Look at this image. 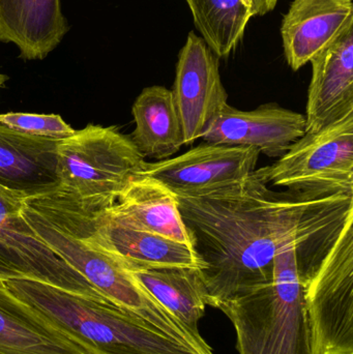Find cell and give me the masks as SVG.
Returning a JSON list of instances; mask_svg holds the SVG:
<instances>
[{"mask_svg":"<svg viewBox=\"0 0 353 354\" xmlns=\"http://www.w3.org/2000/svg\"><path fill=\"white\" fill-rule=\"evenodd\" d=\"M175 197L193 251L202 264L207 306L215 308L269 282L276 256L308 241L353 196L306 200L290 192L279 193L255 169L238 183Z\"/></svg>","mask_w":353,"mask_h":354,"instance_id":"6da1fadb","label":"cell"},{"mask_svg":"<svg viewBox=\"0 0 353 354\" xmlns=\"http://www.w3.org/2000/svg\"><path fill=\"white\" fill-rule=\"evenodd\" d=\"M258 149L202 142L187 153L145 161L135 176L149 177L175 196H193L242 180L256 169Z\"/></svg>","mask_w":353,"mask_h":354,"instance_id":"9c48e42d","label":"cell"},{"mask_svg":"<svg viewBox=\"0 0 353 354\" xmlns=\"http://www.w3.org/2000/svg\"><path fill=\"white\" fill-rule=\"evenodd\" d=\"M139 284L195 338L205 341L198 324L207 307V286L195 268H133Z\"/></svg>","mask_w":353,"mask_h":354,"instance_id":"d6986e66","label":"cell"},{"mask_svg":"<svg viewBox=\"0 0 353 354\" xmlns=\"http://www.w3.org/2000/svg\"><path fill=\"white\" fill-rule=\"evenodd\" d=\"M310 62L306 133L317 132L353 111V27Z\"/></svg>","mask_w":353,"mask_h":354,"instance_id":"5bb4252c","label":"cell"},{"mask_svg":"<svg viewBox=\"0 0 353 354\" xmlns=\"http://www.w3.org/2000/svg\"><path fill=\"white\" fill-rule=\"evenodd\" d=\"M68 31L60 0H0V43L15 44L24 62L45 59Z\"/></svg>","mask_w":353,"mask_h":354,"instance_id":"9a60e30c","label":"cell"},{"mask_svg":"<svg viewBox=\"0 0 353 354\" xmlns=\"http://www.w3.org/2000/svg\"><path fill=\"white\" fill-rule=\"evenodd\" d=\"M0 354H89L0 281Z\"/></svg>","mask_w":353,"mask_h":354,"instance_id":"e0dca14e","label":"cell"},{"mask_svg":"<svg viewBox=\"0 0 353 354\" xmlns=\"http://www.w3.org/2000/svg\"><path fill=\"white\" fill-rule=\"evenodd\" d=\"M25 198L0 187V281H37L107 301L35 234L22 216Z\"/></svg>","mask_w":353,"mask_h":354,"instance_id":"ba28073f","label":"cell"},{"mask_svg":"<svg viewBox=\"0 0 353 354\" xmlns=\"http://www.w3.org/2000/svg\"><path fill=\"white\" fill-rule=\"evenodd\" d=\"M8 79H10L8 78V76H6V75L1 74V73H0V88L3 87V85L6 84V82L8 80Z\"/></svg>","mask_w":353,"mask_h":354,"instance_id":"cb8c5ba5","label":"cell"},{"mask_svg":"<svg viewBox=\"0 0 353 354\" xmlns=\"http://www.w3.org/2000/svg\"><path fill=\"white\" fill-rule=\"evenodd\" d=\"M255 16H265L274 10L279 0H251Z\"/></svg>","mask_w":353,"mask_h":354,"instance_id":"603a6c76","label":"cell"},{"mask_svg":"<svg viewBox=\"0 0 353 354\" xmlns=\"http://www.w3.org/2000/svg\"><path fill=\"white\" fill-rule=\"evenodd\" d=\"M220 59L202 37L194 31L189 33L178 54L171 91L182 122L184 145H192L200 139L211 120L228 105Z\"/></svg>","mask_w":353,"mask_h":354,"instance_id":"30bf717a","label":"cell"},{"mask_svg":"<svg viewBox=\"0 0 353 354\" xmlns=\"http://www.w3.org/2000/svg\"><path fill=\"white\" fill-rule=\"evenodd\" d=\"M353 27L352 0H294L281 25L284 55L296 71Z\"/></svg>","mask_w":353,"mask_h":354,"instance_id":"4fadbf2b","label":"cell"},{"mask_svg":"<svg viewBox=\"0 0 353 354\" xmlns=\"http://www.w3.org/2000/svg\"><path fill=\"white\" fill-rule=\"evenodd\" d=\"M22 216L56 255L110 303L199 353H209L207 341L195 338L139 284L117 258L90 239L80 204L70 191L58 185L52 191L27 196Z\"/></svg>","mask_w":353,"mask_h":354,"instance_id":"7a4b0ae2","label":"cell"},{"mask_svg":"<svg viewBox=\"0 0 353 354\" xmlns=\"http://www.w3.org/2000/svg\"><path fill=\"white\" fill-rule=\"evenodd\" d=\"M135 130L131 135L144 158L169 159L184 147V133L171 91L146 87L133 104Z\"/></svg>","mask_w":353,"mask_h":354,"instance_id":"ffe728a7","label":"cell"},{"mask_svg":"<svg viewBox=\"0 0 353 354\" xmlns=\"http://www.w3.org/2000/svg\"><path fill=\"white\" fill-rule=\"evenodd\" d=\"M145 158L116 127L88 124L57 145L59 185L81 202L113 205Z\"/></svg>","mask_w":353,"mask_h":354,"instance_id":"5b68a950","label":"cell"},{"mask_svg":"<svg viewBox=\"0 0 353 354\" xmlns=\"http://www.w3.org/2000/svg\"><path fill=\"white\" fill-rule=\"evenodd\" d=\"M305 301L315 354H353V210L332 233Z\"/></svg>","mask_w":353,"mask_h":354,"instance_id":"52a82bcc","label":"cell"},{"mask_svg":"<svg viewBox=\"0 0 353 354\" xmlns=\"http://www.w3.org/2000/svg\"><path fill=\"white\" fill-rule=\"evenodd\" d=\"M58 143L0 124V187L26 197L57 187Z\"/></svg>","mask_w":353,"mask_h":354,"instance_id":"2e32d148","label":"cell"},{"mask_svg":"<svg viewBox=\"0 0 353 354\" xmlns=\"http://www.w3.org/2000/svg\"><path fill=\"white\" fill-rule=\"evenodd\" d=\"M4 285L89 354H200L110 301L37 281Z\"/></svg>","mask_w":353,"mask_h":354,"instance_id":"3957f363","label":"cell"},{"mask_svg":"<svg viewBox=\"0 0 353 354\" xmlns=\"http://www.w3.org/2000/svg\"><path fill=\"white\" fill-rule=\"evenodd\" d=\"M305 134V115L277 104L250 111L228 104L211 120L200 139L215 145L254 147L267 157L280 159Z\"/></svg>","mask_w":353,"mask_h":354,"instance_id":"7c38bea8","label":"cell"},{"mask_svg":"<svg viewBox=\"0 0 353 354\" xmlns=\"http://www.w3.org/2000/svg\"><path fill=\"white\" fill-rule=\"evenodd\" d=\"M0 124L29 136L61 141L73 136L76 130L55 114H31L8 112L0 114Z\"/></svg>","mask_w":353,"mask_h":354,"instance_id":"7402d4cb","label":"cell"},{"mask_svg":"<svg viewBox=\"0 0 353 354\" xmlns=\"http://www.w3.org/2000/svg\"><path fill=\"white\" fill-rule=\"evenodd\" d=\"M257 171L267 185L287 187L306 200L353 196V111L306 133L277 163Z\"/></svg>","mask_w":353,"mask_h":354,"instance_id":"8992f818","label":"cell"},{"mask_svg":"<svg viewBox=\"0 0 353 354\" xmlns=\"http://www.w3.org/2000/svg\"><path fill=\"white\" fill-rule=\"evenodd\" d=\"M201 37L225 58L238 47L255 17L251 0H186Z\"/></svg>","mask_w":353,"mask_h":354,"instance_id":"44dd1931","label":"cell"},{"mask_svg":"<svg viewBox=\"0 0 353 354\" xmlns=\"http://www.w3.org/2000/svg\"><path fill=\"white\" fill-rule=\"evenodd\" d=\"M282 250L273 278L216 306L233 326L240 354H315L296 249Z\"/></svg>","mask_w":353,"mask_h":354,"instance_id":"277c9868","label":"cell"},{"mask_svg":"<svg viewBox=\"0 0 353 354\" xmlns=\"http://www.w3.org/2000/svg\"><path fill=\"white\" fill-rule=\"evenodd\" d=\"M109 209L135 228L192 248L175 196L149 177L132 176Z\"/></svg>","mask_w":353,"mask_h":354,"instance_id":"ac0fdd59","label":"cell"},{"mask_svg":"<svg viewBox=\"0 0 353 354\" xmlns=\"http://www.w3.org/2000/svg\"><path fill=\"white\" fill-rule=\"evenodd\" d=\"M78 202L90 239L117 258L128 270L202 268L200 260L189 245L135 228L117 218L109 206L101 207L83 203L80 200Z\"/></svg>","mask_w":353,"mask_h":354,"instance_id":"8fae6325","label":"cell"}]
</instances>
